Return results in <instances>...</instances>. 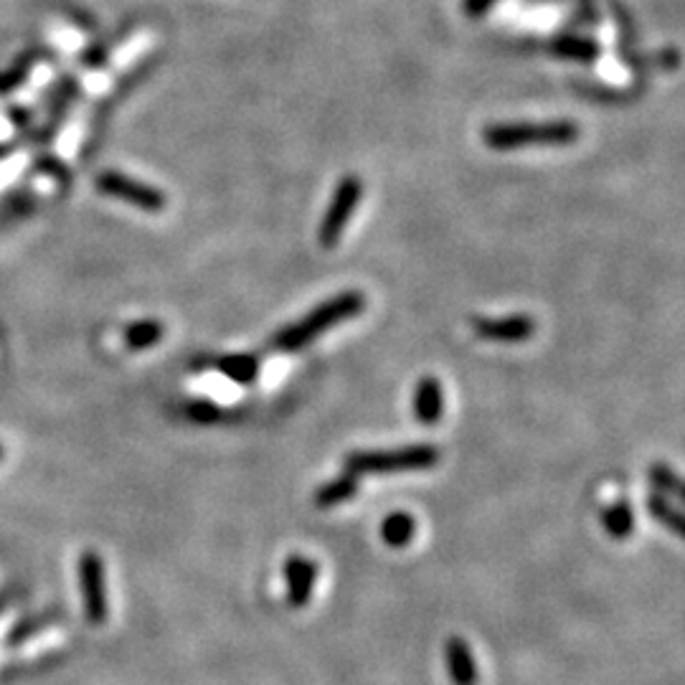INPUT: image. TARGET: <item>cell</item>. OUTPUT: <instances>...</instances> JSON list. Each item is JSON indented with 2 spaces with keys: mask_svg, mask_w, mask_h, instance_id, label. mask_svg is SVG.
I'll return each instance as SVG.
<instances>
[{
  "mask_svg": "<svg viewBox=\"0 0 685 685\" xmlns=\"http://www.w3.org/2000/svg\"><path fill=\"white\" fill-rule=\"evenodd\" d=\"M647 508H650V513H653V516L658 518L665 528H670V531L678 533L680 538H685V513H680L678 508H673V505H670L665 498H660V495H650Z\"/></svg>",
  "mask_w": 685,
  "mask_h": 685,
  "instance_id": "14",
  "label": "cell"
},
{
  "mask_svg": "<svg viewBox=\"0 0 685 685\" xmlns=\"http://www.w3.org/2000/svg\"><path fill=\"white\" fill-rule=\"evenodd\" d=\"M439 450L432 444H417L404 450L386 452H356L348 457V470L353 472H404V470H429L437 465Z\"/></svg>",
  "mask_w": 685,
  "mask_h": 685,
  "instance_id": "3",
  "label": "cell"
},
{
  "mask_svg": "<svg viewBox=\"0 0 685 685\" xmlns=\"http://www.w3.org/2000/svg\"><path fill=\"white\" fill-rule=\"evenodd\" d=\"M650 480H653V485L658 490L675 495V498H680V503H685V477L675 475L670 467L655 465L653 470H650Z\"/></svg>",
  "mask_w": 685,
  "mask_h": 685,
  "instance_id": "15",
  "label": "cell"
},
{
  "mask_svg": "<svg viewBox=\"0 0 685 685\" xmlns=\"http://www.w3.org/2000/svg\"><path fill=\"white\" fill-rule=\"evenodd\" d=\"M493 3H498V0H465L462 6H465L467 16H470V18H480L485 11H488L490 6H493Z\"/></svg>",
  "mask_w": 685,
  "mask_h": 685,
  "instance_id": "19",
  "label": "cell"
},
{
  "mask_svg": "<svg viewBox=\"0 0 685 685\" xmlns=\"http://www.w3.org/2000/svg\"><path fill=\"white\" fill-rule=\"evenodd\" d=\"M604 528H607L609 536L614 538H627L635 528V516H632L630 505L625 500L614 503L612 508L604 510Z\"/></svg>",
  "mask_w": 685,
  "mask_h": 685,
  "instance_id": "13",
  "label": "cell"
},
{
  "mask_svg": "<svg viewBox=\"0 0 685 685\" xmlns=\"http://www.w3.org/2000/svg\"><path fill=\"white\" fill-rule=\"evenodd\" d=\"M219 368L236 384H252L259 373V361L254 356H226L219 358Z\"/></svg>",
  "mask_w": 685,
  "mask_h": 685,
  "instance_id": "12",
  "label": "cell"
},
{
  "mask_svg": "<svg viewBox=\"0 0 685 685\" xmlns=\"http://www.w3.org/2000/svg\"><path fill=\"white\" fill-rule=\"evenodd\" d=\"M356 488L358 485L353 477H343V480H338V483L328 485V488L320 493V500H323V503H335V500H343V498H348V495L356 493Z\"/></svg>",
  "mask_w": 685,
  "mask_h": 685,
  "instance_id": "17",
  "label": "cell"
},
{
  "mask_svg": "<svg viewBox=\"0 0 685 685\" xmlns=\"http://www.w3.org/2000/svg\"><path fill=\"white\" fill-rule=\"evenodd\" d=\"M191 417L196 419H203V422H209V419H214L216 414H219V409H216L214 404H209V401H196V404H191Z\"/></svg>",
  "mask_w": 685,
  "mask_h": 685,
  "instance_id": "18",
  "label": "cell"
},
{
  "mask_svg": "<svg viewBox=\"0 0 685 685\" xmlns=\"http://www.w3.org/2000/svg\"><path fill=\"white\" fill-rule=\"evenodd\" d=\"M551 51H554L559 59L579 61V64H592L599 56V46L594 44L587 36H576V33H564V36H556L551 41Z\"/></svg>",
  "mask_w": 685,
  "mask_h": 685,
  "instance_id": "9",
  "label": "cell"
},
{
  "mask_svg": "<svg viewBox=\"0 0 685 685\" xmlns=\"http://www.w3.org/2000/svg\"><path fill=\"white\" fill-rule=\"evenodd\" d=\"M579 130L571 122H513V125L485 127L483 140L493 150H516L531 145H571Z\"/></svg>",
  "mask_w": 685,
  "mask_h": 685,
  "instance_id": "2",
  "label": "cell"
},
{
  "mask_svg": "<svg viewBox=\"0 0 685 685\" xmlns=\"http://www.w3.org/2000/svg\"><path fill=\"white\" fill-rule=\"evenodd\" d=\"M163 333H165V328L158 323V320H140V323L130 325V328L125 330V343H127V348H132V351H145V348L160 343Z\"/></svg>",
  "mask_w": 685,
  "mask_h": 685,
  "instance_id": "10",
  "label": "cell"
},
{
  "mask_svg": "<svg viewBox=\"0 0 685 685\" xmlns=\"http://www.w3.org/2000/svg\"><path fill=\"white\" fill-rule=\"evenodd\" d=\"M447 670L455 685H477V678H480L470 647L460 637L447 640Z\"/></svg>",
  "mask_w": 685,
  "mask_h": 685,
  "instance_id": "8",
  "label": "cell"
},
{
  "mask_svg": "<svg viewBox=\"0 0 685 685\" xmlns=\"http://www.w3.org/2000/svg\"><path fill=\"white\" fill-rule=\"evenodd\" d=\"M472 330L480 338L495 343H523L536 333L531 315H505V318H472Z\"/></svg>",
  "mask_w": 685,
  "mask_h": 685,
  "instance_id": "6",
  "label": "cell"
},
{
  "mask_svg": "<svg viewBox=\"0 0 685 685\" xmlns=\"http://www.w3.org/2000/svg\"><path fill=\"white\" fill-rule=\"evenodd\" d=\"M97 188L105 196L117 198V201H125L135 209L143 211H163L165 209V196L153 186H145L140 181H132V178L122 176V173H115V170H107L102 176L97 178Z\"/></svg>",
  "mask_w": 685,
  "mask_h": 685,
  "instance_id": "5",
  "label": "cell"
},
{
  "mask_svg": "<svg viewBox=\"0 0 685 685\" xmlns=\"http://www.w3.org/2000/svg\"><path fill=\"white\" fill-rule=\"evenodd\" d=\"M102 61H105V51H94V54L92 51H87V56H84V64L87 66H99Z\"/></svg>",
  "mask_w": 685,
  "mask_h": 685,
  "instance_id": "20",
  "label": "cell"
},
{
  "mask_svg": "<svg viewBox=\"0 0 685 685\" xmlns=\"http://www.w3.org/2000/svg\"><path fill=\"white\" fill-rule=\"evenodd\" d=\"M444 411V394L442 384L434 376H424L414 389V417L422 424L432 427L442 419Z\"/></svg>",
  "mask_w": 685,
  "mask_h": 685,
  "instance_id": "7",
  "label": "cell"
},
{
  "mask_svg": "<svg viewBox=\"0 0 685 685\" xmlns=\"http://www.w3.org/2000/svg\"><path fill=\"white\" fill-rule=\"evenodd\" d=\"M363 307H366V295H363V292H340V295L330 297L328 302L315 307L313 313H307L300 323L280 330V333L272 338V346L277 348V351L287 353L302 351V348L310 346L318 335H323L325 330L346 323L353 315H361Z\"/></svg>",
  "mask_w": 685,
  "mask_h": 685,
  "instance_id": "1",
  "label": "cell"
},
{
  "mask_svg": "<svg viewBox=\"0 0 685 685\" xmlns=\"http://www.w3.org/2000/svg\"><path fill=\"white\" fill-rule=\"evenodd\" d=\"M31 64H33L31 56H23V59L13 66L11 72L0 74V92H11V89H16L18 84L28 77V66Z\"/></svg>",
  "mask_w": 685,
  "mask_h": 685,
  "instance_id": "16",
  "label": "cell"
},
{
  "mask_svg": "<svg viewBox=\"0 0 685 685\" xmlns=\"http://www.w3.org/2000/svg\"><path fill=\"white\" fill-rule=\"evenodd\" d=\"M363 198V183L358 176H346L338 183L330 201L325 219L320 224V247L333 249L340 242V234L346 231L348 221H351L353 211L358 209V203Z\"/></svg>",
  "mask_w": 685,
  "mask_h": 685,
  "instance_id": "4",
  "label": "cell"
},
{
  "mask_svg": "<svg viewBox=\"0 0 685 685\" xmlns=\"http://www.w3.org/2000/svg\"><path fill=\"white\" fill-rule=\"evenodd\" d=\"M381 533H384L389 546L404 548L414 538V533H417V521L409 513H394V516H389L384 521V531Z\"/></svg>",
  "mask_w": 685,
  "mask_h": 685,
  "instance_id": "11",
  "label": "cell"
}]
</instances>
